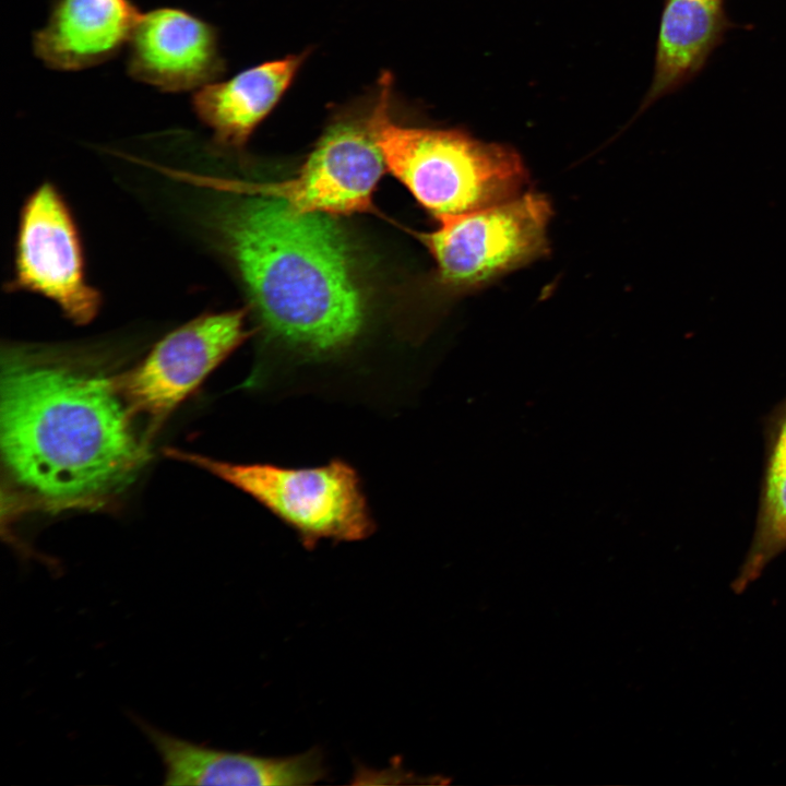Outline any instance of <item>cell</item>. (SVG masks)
<instances>
[{
    "mask_svg": "<svg viewBox=\"0 0 786 786\" xmlns=\"http://www.w3.org/2000/svg\"><path fill=\"white\" fill-rule=\"evenodd\" d=\"M117 376L60 350H2L0 442L10 474L51 508L96 507L147 457Z\"/></svg>",
    "mask_w": 786,
    "mask_h": 786,
    "instance_id": "6da1fadb",
    "label": "cell"
},
{
    "mask_svg": "<svg viewBox=\"0 0 786 786\" xmlns=\"http://www.w3.org/2000/svg\"><path fill=\"white\" fill-rule=\"evenodd\" d=\"M227 192L236 196L211 205L203 223L266 334L298 365L333 361L358 340L366 320L345 235L330 215L300 213L270 196Z\"/></svg>",
    "mask_w": 786,
    "mask_h": 786,
    "instance_id": "7a4b0ae2",
    "label": "cell"
},
{
    "mask_svg": "<svg viewBox=\"0 0 786 786\" xmlns=\"http://www.w3.org/2000/svg\"><path fill=\"white\" fill-rule=\"evenodd\" d=\"M383 73L371 114L385 167L436 218L484 210L522 194L526 168L513 148L457 130L407 127L391 117Z\"/></svg>",
    "mask_w": 786,
    "mask_h": 786,
    "instance_id": "3957f363",
    "label": "cell"
},
{
    "mask_svg": "<svg viewBox=\"0 0 786 786\" xmlns=\"http://www.w3.org/2000/svg\"><path fill=\"white\" fill-rule=\"evenodd\" d=\"M165 454L241 490L290 527L309 549L321 540H362L376 531L361 479L341 458L320 466L284 467L225 462L177 449Z\"/></svg>",
    "mask_w": 786,
    "mask_h": 786,
    "instance_id": "277c9868",
    "label": "cell"
},
{
    "mask_svg": "<svg viewBox=\"0 0 786 786\" xmlns=\"http://www.w3.org/2000/svg\"><path fill=\"white\" fill-rule=\"evenodd\" d=\"M549 201L528 192L469 213L438 218L420 234L436 262L434 281L450 295L477 290L548 252Z\"/></svg>",
    "mask_w": 786,
    "mask_h": 786,
    "instance_id": "5b68a950",
    "label": "cell"
},
{
    "mask_svg": "<svg viewBox=\"0 0 786 786\" xmlns=\"http://www.w3.org/2000/svg\"><path fill=\"white\" fill-rule=\"evenodd\" d=\"M376 95L377 91L367 102L352 105L332 119L295 177L263 183L205 178V183L278 199L300 213L348 215L372 210L385 167L371 124Z\"/></svg>",
    "mask_w": 786,
    "mask_h": 786,
    "instance_id": "8992f818",
    "label": "cell"
},
{
    "mask_svg": "<svg viewBox=\"0 0 786 786\" xmlns=\"http://www.w3.org/2000/svg\"><path fill=\"white\" fill-rule=\"evenodd\" d=\"M7 289L47 298L76 325L92 322L100 311L103 296L87 279L76 222L50 182L38 186L20 211Z\"/></svg>",
    "mask_w": 786,
    "mask_h": 786,
    "instance_id": "52a82bcc",
    "label": "cell"
},
{
    "mask_svg": "<svg viewBox=\"0 0 786 786\" xmlns=\"http://www.w3.org/2000/svg\"><path fill=\"white\" fill-rule=\"evenodd\" d=\"M250 335L243 309L203 313L166 334L138 366L117 376L132 414L150 420L147 440Z\"/></svg>",
    "mask_w": 786,
    "mask_h": 786,
    "instance_id": "ba28073f",
    "label": "cell"
},
{
    "mask_svg": "<svg viewBox=\"0 0 786 786\" xmlns=\"http://www.w3.org/2000/svg\"><path fill=\"white\" fill-rule=\"evenodd\" d=\"M128 47L129 75L163 92L198 90L226 69L216 27L180 8L141 14Z\"/></svg>",
    "mask_w": 786,
    "mask_h": 786,
    "instance_id": "9c48e42d",
    "label": "cell"
},
{
    "mask_svg": "<svg viewBox=\"0 0 786 786\" xmlns=\"http://www.w3.org/2000/svg\"><path fill=\"white\" fill-rule=\"evenodd\" d=\"M160 757L164 784L189 785H311L325 776L322 752L269 758L206 747L170 735L134 717Z\"/></svg>",
    "mask_w": 786,
    "mask_h": 786,
    "instance_id": "30bf717a",
    "label": "cell"
},
{
    "mask_svg": "<svg viewBox=\"0 0 786 786\" xmlns=\"http://www.w3.org/2000/svg\"><path fill=\"white\" fill-rule=\"evenodd\" d=\"M140 16L132 0H53L33 50L52 70L92 68L129 44Z\"/></svg>",
    "mask_w": 786,
    "mask_h": 786,
    "instance_id": "8fae6325",
    "label": "cell"
},
{
    "mask_svg": "<svg viewBox=\"0 0 786 786\" xmlns=\"http://www.w3.org/2000/svg\"><path fill=\"white\" fill-rule=\"evenodd\" d=\"M308 52L246 69L226 81L195 90L191 106L213 132L214 143L241 150L291 84Z\"/></svg>",
    "mask_w": 786,
    "mask_h": 786,
    "instance_id": "7c38bea8",
    "label": "cell"
},
{
    "mask_svg": "<svg viewBox=\"0 0 786 786\" xmlns=\"http://www.w3.org/2000/svg\"><path fill=\"white\" fill-rule=\"evenodd\" d=\"M725 0H664L654 76L641 110L692 80L733 27Z\"/></svg>",
    "mask_w": 786,
    "mask_h": 786,
    "instance_id": "4fadbf2b",
    "label": "cell"
},
{
    "mask_svg": "<svg viewBox=\"0 0 786 786\" xmlns=\"http://www.w3.org/2000/svg\"><path fill=\"white\" fill-rule=\"evenodd\" d=\"M766 439L757 525L745 562L731 583L736 594L743 593L786 550V400L773 412Z\"/></svg>",
    "mask_w": 786,
    "mask_h": 786,
    "instance_id": "5bb4252c",
    "label": "cell"
}]
</instances>
